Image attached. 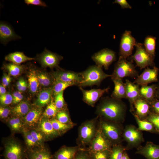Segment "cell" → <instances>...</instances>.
Listing matches in <instances>:
<instances>
[{"mask_svg":"<svg viewBox=\"0 0 159 159\" xmlns=\"http://www.w3.org/2000/svg\"><path fill=\"white\" fill-rule=\"evenodd\" d=\"M155 37L151 36H147L144 41V45L148 53L154 59L155 53Z\"/></svg>","mask_w":159,"mask_h":159,"instance_id":"836d02e7","label":"cell"},{"mask_svg":"<svg viewBox=\"0 0 159 159\" xmlns=\"http://www.w3.org/2000/svg\"><path fill=\"white\" fill-rule=\"evenodd\" d=\"M76 85L74 83L65 82L55 80L53 86V95L54 97L57 95L64 90L67 87Z\"/></svg>","mask_w":159,"mask_h":159,"instance_id":"8d00e7d4","label":"cell"},{"mask_svg":"<svg viewBox=\"0 0 159 159\" xmlns=\"http://www.w3.org/2000/svg\"><path fill=\"white\" fill-rule=\"evenodd\" d=\"M6 87L2 84L0 85V95H4L6 93Z\"/></svg>","mask_w":159,"mask_h":159,"instance_id":"11a10c76","label":"cell"},{"mask_svg":"<svg viewBox=\"0 0 159 159\" xmlns=\"http://www.w3.org/2000/svg\"><path fill=\"white\" fill-rule=\"evenodd\" d=\"M123 140L127 143L126 150L137 148L144 141L143 133L135 125H128L124 127L122 134Z\"/></svg>","mask_w":159,"mask_h":159,"instance_id":"8992f818","label":"cell"},{"mask_svg":"<svg viewBox=\"0 0 159 159\" xmlns=\"http://www.w3.org/2000/svg\"><path fill=\"white\" fill-rule=\"evenodd\" d=\"M26 154L29 159H53L50 152L44 147L29 150Z\"/></svg>","mask_w":159,"mask_h":159,"instance_id":"cb8c5ba5","label":"cell"},{"mask_svg":"<svg viewBox=\"0 0 159 159\" xmlns=\"http://www.w3.org/2000/svg\"><path fill=\"white\" fill-rule=\"evenodd\" d=\"M141 86L140 88V95L141 97L149 102L156 99V92L158 87L156 85H147Z\"/></svg>","mask_w":159,"mask_h":159,"instance_id":"484cf974","label":"cell"},{"mask_svg":"<svg viewBox=\"0 0 159 159\" xmlns=\"http://www.w3.org/2000/svg\"><path fill=\"white\" fill-rule=\"evenodd\" d=\"M126 150L125 146L122 144L114 145L110 150L108 159H121Z\"/></svg>","mask_w":159,"mask_h":159,"instance_id":"d590c367","label":"cell"},{"mask_svg":"<svg viewBox=\"0 0 159 159\" xmlns=\"http://www.w3.org/2000/svg\"><path fill=\"white\" fill-rule=\"evenodd\" d=\"M5 59L6 61L18 64L27 61L35 59L34 58L26 56L23 52H19L9 54L5 56Z\"/></svg>","mask_w":159,"mask_h":159,"instance_id":"f1b7e54d","label":"cell"},{"mask_svg":"<svg viewBox=\"0 0 159 159\" xmlns=\"http://www.w3.org/2000/svg\"><path fill=\"white\" fill-rule=\"evenodd\" d=\"M145 120L153 124L158 134H159V114L150 112Z\"/></svg>","mask_w":159,"mask_h":159,"instance_id":"7bdbcfd3","label":"cell"},{"mask_svg":"<svg viewBox=\"0 0 159 159\" xmlns=\"http://www.w3.org/2000/svg\"><path fill=\"white\" fill-rule=\"evenodd\" d=\"M111 75L112 79L122 80L126 77H137L138 74L132 62L127 61L126 59L120 56Z\"/></svg>","mask_w":159,"mask_h":159,"instance_id":"5b68a950","label":"cell"},{"mask_svg":"<svg viewBox=\"0 0 159 159\" xmlns=\"http://www.w3.org/2000/svg\"><path fill=\"white\" fill-rule=\"evenodd\" d=\"M140 131H145L153 133L158 134L155 126L151 122L145 120H141L136 115L132 113Z\"/></svg>","mask_w":159,"mask_h":159,"instance_id":"4dcf8cb0","label":"cell"},{"mask_svg":"<svg viewBox=\"0 0 159 159\" xmlns=\"http://www.w3.org/2000/svg\"><path fill=\"white\" fill-rule=\"evenodd\" d=\"M32 108V106L28 101H22L11 109V113L13 116L22 119Z\"/></svg>","mask_w":159,"mask_h":159,"instance_id":"d4e9b609","label":"cell"},{"mask_svg":"<svg viewBox=\"0 0 159 159\" xmlns=\"http://www.w3.org/2000/svg\"><path fill=\"white\" fill-rule=\"evenodd\" d=\"M42 113V108L35 105L32 107L26 115L22 119L24 129L29 130L34 129L39 125Z\"/></svg>","mask_w":159,"mask_h":159,"instance_id":"7c38bea8","label":"cell"},{"mask_svg":"<svg viewBox=\"0 0 159 159\" xmlns=\"http://www.w3.org/2000/svg\"><path fill=\"white\" fill-rule=\"evenodd\" d=\"M13 104H17L22 101L23 98V96L21 92L17 91L14 92L12 95Z\"/></svg>","mask_w":159,"mask_h":159,"instance_id":"c3c4849f","label":"cell"},{"mask_svg":"<svg viewBox=\"0 0 159 159\" xmlns=\"http://www.w3.org/2000/svg\"><path fill=\"white\" fill-rule=\"evenodd\" d=\"M11 81V78L9 74H4L2 78V84L6 87L7 86Z\"/></svg>","mask_w":159,"mask_h":159,"instance_id":"816d5d0a","label":"cell"},{"mask_svg":"<svg viewBox=\"0 0 159 159\" xmlns=\"http://www.w3.org/2000/svg\"><path fill=\"white\" fill-rule=\"evenodd\" d=\"M97 66L103 67L106 69L116 59L115 53L108 49H104L95 54L92 57Z\"/></svg>","mask_w":159,"mask_h":159,"instance_id":"30bf717a","label":"cell"},{"mask_svg":"<svg viewBox=\"0 0 159 159\" xmlns=\"http://www.w3.org/2000/svg\"><path fill=\"white\" fill-rule=\"evenodd\" d=\"M11 109L7 106H1L0 108V117L2 119L7 118L11 113Z\"/></svg>","mask_w":159,"mask_h":159,"instance_id":"7dc6e473","label":"cell"},{"mask_svg":"<svg viewBox=\"0 0 159 159\" xmlns=\"http://www.w3.org/2000/svg\"><path fill=\"white\" fill-rule=\"evenodd\" d=\"M28 87L30 92L35 94L38 92L40 85L37 73V70L31 69L27 74Z\"/></svg>","mask_w":159,"mask_h":159,"instance_id":"83f0119b","label":"cell"},{"mask_svg":"<svg viewBox=\"0 0 159 159\" xmlns=\"http://www.w3.org/2000/svg\"><path fill=\"white\" fill-rule=\"evenodd\" d=\"M26 81L22 78H20L16 83V87L18 91L21 92V89Z\"/></svg>","mask_w":159,"mask_h":159,"instance_id":"db71d44e","label":"cell"},{"mask_svg":"<svg viewBox=\"0 0 159 159\" xmlns=\"http://www.w3.org/2000/svg\"><path fill=\"white\" fill-rule=\"evenodd\" d=\"M121 159H130L126 151L125 152L123 157Z\"/></svg>","mask_w":159,"mask_h":159,"instance_id":"9f6ffc18","label":"cell"},{"mask_svg":"<svg viewBox=\"0 0 159 159\" xmlns=\"http://www.w3.org/2000/svg\"></svg>","mask_w":159,"mask_h":159,"instance_id":"91938a15","label":"cell"},{"mask_svg":"<svg viewBox=\"0 0 159 159\" xmlns=\"http://www.w3.org/2000/svg\"><path fill=\"white\" fill-rule=\"evenodd\" d=\"M4 156L5 159H24L26 154L20 143L15 139L10 138L4 145Z\"/></svg>","mask_w":159,"mask_h":159,"instance_id":"52a82bcc","label":"cell"},{"mask_svg":"<svg viewBox=\"0 0 159 159\" xmlns=\"http://www.w3.org/2000/svg\"><path fill=\"white\" fill-rule=\"evenodd\" d=\"M52 75L55 80L73 83L78 86L82 80L80 73L71 71L59 70L53 72Z\"/></svg>","mask_w":159,"mask_h":159,"instance_id":"e0dca14e","label":"cell"},{"mask_svg":"<svg viewBox=\"0 0 159 159\" xmlns=\"http://www.w3.org/2000/svg\"><path fill=\"white\" fill-rule=\"evenodd\" d=\"M114 3L118 4L122 8L131 9L132 8L130 5L126 0H116Z\"/></svg>","mask_w":159,"mask_h":159,"instance_id":"f5cc1de1","label":"cell"},{"mask_svg":"<svg viewBox=\"0 0 159 159\" xmlns=\"http://www.w3.org/2000/svg\"><path fill=\"white\" fill-rule=\"evenodd\" d=\"M50 120L54 129L60 135L69 130L75 125L63 123L54 118Z\"/></svg>","mask_w":159,"mask_h":159,"instance_id":"e575fe53","label":"cell"},{"mask_svg":"<svg viewBox=\"0 0 159 159\" xmlns=\"http://www.w3.org/2000/svg\"><path fill=\"white\" fill-rule=\"evenodd\" d=\"M39 130L44 134L45 139H52L61 135L54 129L50 120L44 117L41 119Z\"/></svg>","mask_w":159,"mask_h":159,"instance_id":"44dd1931","label":"cell"},{"mask_svg":"<svg viewBox=\"0 0 159 159\" xmlns=\"http://www.w3.org/2000/svg\"><path fill=\"white\" fill-rule=\"evenodd\" d=\"M55 117L58 120L63 123L75 125L72 121L69 112L65 108L59 111Z\"/></svg>","mask_w":159,"mask_h":159,"instance_id":"ab89813d","label":"cell"},{"mask_svg":"<svg viewBox=\"0 0 159 159\" xmlns=\"http://www.w3.org/2000/svg\"><path fill=\"white\" fill-rule=\"evenodd\" d=\"M112 80L114 84V88L111 97L119 100L126 98L125 84L122 80L118 79Z\"/></svg>","mask_w":159,"mask_h":159,"instance_id":"4316f807","label":"cell"},{"mask_svg":"<svg viewBox=\"0 0 159 159\" xmlns=\"http://www.w3.org/2000/svg\"><path fill=\"white\" fill-rule=\"evenodd\" d=\"M24 2L28 5H33L44 7L47 6L46 4L41 0H25Z\"/></svg>","mask_w":159,"mask_h":159,"instance_id":"f907efd6","label":"cell"},{"mask_svg":"<svg viewBox=\"0 0 159 159\" xmlns=\"http://www.w3.org/2000/svg\"><path fill=\"white\" fill-rule=\"evenodd\" d=\"M12 95L9 93L0 96V104L2 106H6L12 103Z\"/></svg>","mask_w":159,"mask_h":159,"instance_id":"bcb514c9","label":"cell"},{"mask_svg":"<svg viewBox=\"0 0 159 159\" xmlns=\"http://www.w3.org/2000/svg\"><path fill=\"white\" fill-rule=\"evenodd\" d=\"M158 68L155 66H154L152 69L147 67L140 75L137 77L133 83L142 86L156 82L158 81Z\"/></svg>","mask_w":159,"mask_h":159,"instance_id":"5bb4252c","label":"cell"},{"mask_svg":"<svg viewBox=\"0 0 159 159\" xmlns=\"http://www.w3.org/2000/svg\"><path fill=\"white\" fill-rule=\"evenodd\" d=\"M80 74L82 78L78 85L80 87L99 86L104 80L112 76L105 73L102 67L97 65L90 66Z\"/></svg>","mask_w":159,"mask_h":159,"instance_id":"3957f363","label":"cell"},{"mask_svg":"<svg viewBox=\"0 0 159 159\" xmlns=\"http://www.w3.org/2000/svg\"><path fill=\"white\" fill-rule=\"evenodd\" d=\"M80 88L83 94V101L93 107L105 93L108 92L110 89L109 87H107L103 89H94L85 90L81 87H80Z\"/></svg>","mask_w":159,"mask_h":159,"instance_id":"2e32d148","label":"cell"},{"mask_svg":"<svg viewBox=\"0 0 159 159\" xmlns=\"http://www.w3.org/2000/svg\"><path fill=\"white\" fill-rule=\"evenodd\" d=\"M53 86L41 91L35 102V105L40 108L48 105L52 98Z\"/></svg>","mask_w":159,"mask_h":159,"instance_id":"603a6c76","label":"cell"},{"mask_svg":"<svg viewBox=\"0 0 159 159\" xmlns=\"http://www.w3.org/2000/svg\"><path fill=\"white\" fill-rule=\"evenodd\" d=\"M24 159H29L28 157L27 156V155H26H26L25 158Z\"/></svg>","mask_w":159,"mask_h":159,"instance_id":"680465c9","label":"cell"},{"mask_svg":"<svg viewBox=\"0 0 159 159\" xmlns=\"http://www.w3.org/2000/svg\"><path fill=\"white\" fill-rule=\"evenodd\" d=\"M15 33L11 27L2 21L0 23V40L2 44L6 45L9 42L21 39Z\"/></svg>","mask_w":159,"mask_h":159,"instance_id":"d6986e66","label":"cell"},{"mask_svg":"<svg viewBox=\"0 0 159 159\" xmlns=\"http://www.w3.org/2000/svg\"><path fill=\"white\" fill-rule=\"evenodd\" d=\"M110 151L105 150L96 153L90 152L92 159H108Z\"/></svg>","mask_w":159,"mask_h":159,"instance_id":"f6af8a7d","label":"cell"},{"mask_svg":"<svg viewBox=\"0 0 159 159\" xmlns=\"http://www.w3.org/2000/svg\"><path fill=\"white\" fill-rule=\"evenodd\" d=\"M74 159H92L90 152L87 149L82 148L76 154Z\"/></svg>","mask_w":159,"mask_h":159,"instance_id":"ee69618b","label":"cell"},{"mask_svg":"<svg viewBox=\"0 0 159 159\" xmlns=\"http://www.w3.org/2000/svg\"><path fill=\"white\" fill-rule=\"evenodd\" d=\"M23 132L25 142L29 150L41 147L39 143L31 135L29 130L24 128Z\"/></svg>","mask_w":159,"mask_h":159,"instance_id":"f35d334b","label":"cell"},{"mask_svg":"<svg viewBox=\"0 0 159 159\" xmlns=\"http://www.w3.org/2000/svg\"><path fill=\"white\" fill-rule=\"evenodd\" d=\"M41 147H44V142L46 139L44 135L39 130L35 129L28 130Z\"/></svg>","mask_w":159,"mask_h":159,"instance_id":"60d3db41","label":"cell"},{"mask_svg":"<svg viewBox=\"0 0 159 159\" xmlns=\"http://www.w3.org/2000/svg\"><path fill=\"white\" fill-rule=\"evenodd\" d=\"M136 42L130 31L126 30L123 34L120 41V56L127 59L131 55Z\"/></svg>","mask_w":159,"mask_h":159,"instance_id":"8fae6325","label":"cell"},{"mask_svg":"<svg viewBox=\"0 0 159 159\" xmlns=\"http://www.w3.org/2000/svg\"><path fill=\"white\" fill-rule=\"evenodd\" d=\"M126 98L130 102V111L132 110L133 105L134 102L139 97V85L132 82L130 80H126L125 83Z\"/></svg>","mask_w":159,"mask_h":159,"instance_id":"ffe728a7","label":"cell"},{"mask_svg":"<svg viewBox=\"0 0 159 159\" xmlns=\"http://www.w3.org/2000/svg\"><path fill=\"white\" fill-rule=\"evenodd\" d=\"M135 46V52L131 57L135 61L136 66L139 67L141 69L149 66L154 67V59L147 52L144 45L136 42Z\"/></svg>","mask_w":159,"mask_h":159,"instance_id":"ba28073f","label":"cell"},{"mask_svg":"<svg viewBox=\"0 0 159 159\" xmlns=\"http://www.w3.org/2000/svg\"><path fill=\"white\" fill-rule=\"evenodd\" d=\"M63 92L59 93L54 97V101L58 111L65 108L66 103L63 97Z\"/></svg>","mask_w":159,"mask_h":159,"instance_id":"b9f144b4","label":"cell"},{"mask_svg":"<svg viewBox=\"0 0 159 159\" xmlns=\"http://www.w3.org/2000/svg\"><path fill=\"white\" fill-rule=\"evenodd\" d=\"M127 110L126 105L121 100L107 97L101 99L96 112L100 118L122 123L125 120Z\"/></svg>","mask_w":159,"mask_h":159,"instance_id":"6da1fadb","label":"cell"},{"mask_svg":"<svg viewBox=\"0 0 159 159\" xmlns=\"http://www.w3.org/2000/svg\"><path fill=\"white\" fill-rule=\"evenodd\" d=\"M82 148L80 146H63L53 155V159H74L77 152Z\"/></svg>","mask_w":159,"mask_h":159,"instance_id":"7402d4cb","label":"cell"},{"mask_svg":"<svg viewBox=\"0 0 159 159\" xmlns=\"http://www.w3.org/2000/svg\"><path fill=\"white\" fill-rule=\"evenodd\" d=\"M37 73L40 85L46 88L53 86L55 79L52 76H51L47 72L39 70H37Z\"/></svg>","mask_w":159,"mask_h":159,"instance_id":"f546056e","label":"cell"},{"mask_svg":"<svg viewBox=\"0 0 159 159\" xmlns=\"http://www.w3.org/2000/svg\"><path fill=\"white\" fill-rule=\"evenodd\" d=\"M130 112L140 119L145 120L151 112L150 102L140 97L134 102Z\"/></svg>","mask_w":159,"mask_h":159,"instance_id":"9a60e30c","label":"cell"},{"mask_svg":"<svg viewBox=\"0 0 159 159\" xmlns=\"http://www.w3.org/2000/svg\"><path fill=\"white\" fill-rule=\"evenodd\" d=\"M58 112V110L55 105L54 99L52 98L43 113V117L48 119L54 118L56 117Z\"/></svg>","mask_w":159,"mask_h":159,"instance_id":"74e56055","label":"cell"},{"mask_svg":"<svg viewBox=\"0 0 159 159\" xmlns=\"http://www.w3.org/2000/svg\"><path fill=\"white\" fill-rule=\"evenodd\" d=\"M3 67L8 72L9 74L14 77L20 75L25 69L24 66L13 63L4 64Z\"/></svg>","mask_w":159,"mask_h":159,"instance_id":"d6a6232c","label":"cell"},{"mask_svg":"<svg viewBox=\"0 0 159 159\" xmlns=\"http://www.w3.org/2000/svg\"><path fill=\"white\" fill-rule=\"evenodd\" d=\"M100 118L99 127L112 145L122 144L124 128L122 123Z\"/></svg>","mask_w":159,"mask_h":159,"instance_id":"7a4b0ae2","label":"cell"},{"mask_svg":"<svg viewBox=\"0 0 159 159\" xmlns=\"http://www.w3.org/2000/svg\"><path fill=\"white\" fill-rule=\"evenodd\" d=\"M156 98L158 100H159V87L156 90Z\"/></svg>","mask_w":159,"mask_h":159,"instance_id":"6f0895ef","label":"cell"},{"mask_svg":"<svg viewBox=\"0 0 159 159\" xmlns=\"http://www.w3.org/2000/svg\"><path fill=\"white\" fill-rule=\"evenodd\" d=\"M137 154L141 155L147 159H159V145L148 141L145 145L137 148Z\"/></svg>","mask_w":159,"mask_h":159,"instance_id":"ac0fdd59","label":"cell"},{"mask_svg":"<svg viewBox=\"0 0 159 159\" xmlns=\"http://www.w3.org/2000/svg\"><path fill=\"white\" fill-rule=\"evenodd\" d=\"M150 103L151 112L159 114V100L156 99Z\"/></svg>","mask_w":159,"mask_h":159,"instance_id":"681fc988","label":"cell"},{"mask_svg":"<svg viewBox=\"0 0 159 159\" xmlns=\"http://www.w3.org/2000/svg\"><path fill=\"white\" fill-rule=\"evenodd\" d=\"M98 115L94 119L83 122L79 129L78 142L80 145H90L95 137L99 127Z\"/></svg>","mask_w":159,"mask_h":159,"instance_id":"277c9868","label":"cell"},{"mask_svg":"<svg viewBox=\"0 0 159 159\" xmlns=\"http://www.w3.org/2000/svg\"><path fill=\"white\" fill-rule=\"evenodd\" d=\"M112 146L99 127L95 137L87 149L90 152L96 153L105 150L110 151Z\"/></svg>","mask_w":159,"mask_h":159,"instance_id":"9c48e42d","label":"cell"},{"mask_svg":"<svg viewBox=\"0 0 159 159\" xmlns=\"http://www.w3.org/2000/svg\"><path fill=\"white\" fill-rule=\"evenodd\" d=\"M7 123L11 130L14 132H23L24 128L22 119L16 116L9 118Z\"/></svg>","mask_w":159,"mask_h":159,"instance_id":"1f68e13d","label":"cell"},{"mask_svg":"<svg viewBox=\"0 0 159 159\" xmlns=\"http://www.w3.org/2000/svg\"><path fill=\"white\" fill-rule=\"evenodd\" d=\"M37 58L43 67L52 68L57 67L62 57L45 49Z\"/></svg>","mask_w":159,"mask_h":159,"instance_id":"4fadbf2b","label":"cell"}]
</instances>
